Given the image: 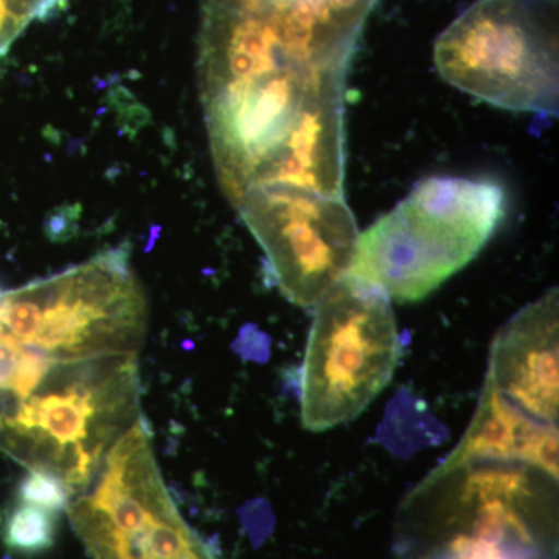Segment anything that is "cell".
I'll return each instance as SVG.
<instances>
[{
  "label": "cell",
  "instance_id": "1",
  "mask_svg": "<svg viewBox=\"0 0 559 559\" xmlns=\"http://www.w3.org/2000/svg\"><path fill=\"white\" fill-rule=\"evenodd\" d=\"M146 322L124 249L0 290V451L80 496L142 415Z\"/></svg>",
  "mask_w": 559,
  "mask_h": 559
},
{
  "label": "cell",
  "instance_id": "2",
  "mask_svg": "<svg viewBox=\"0 0 559 559\" xmlns=\"http://www.w3.org/2000/svg\"><path fill=\"white\" fill-rule=\"evenodd\" d=\"M558 476L524 462L440 463L406 500L417 559H554Z\"/></svg>",
  "mask_w": 559,
  "mask_h": 559
},
{
  "label": "cell",
  "instance_id": "3",
  "mask_svg": "<svg viewBox=\"0 0 559 559\" xmlns=\"http://www.w3.org/2000/svg\"><path fill=\"white\" fill-rule=\"evenodd\" d=\"M506 213L489 180L429 178L359 235L347 277L417 301L479 255Z\"/></svg>",
  "mask_w": 559,
  "mask_h": 559
},
{
  "label": "cell",
  "instance_id": "4",
  "mask_svg": "<svg viewBox=\"0 0 559 559\" xmlns=\"http://www.w3.org/2000/svg\"><path fill=\"white\" fill-rule=\"evenodd\" d=\"M558 0H477L437 39L441 79L498 108L558 116Z\"/></svg>",
  "mask_w": 559,
  "mask_h": 559
},
{
  "label": "cell",
  "instance_id": "5",
  "mask_svg": "<svg viewBox=\"0 0 559 559\" xmlns=\"http://www.w3.org/2000/svg\"><path fill=\"white\" fill-rule=\"evenodd\" d=\"M389 300L347 277L318 305L301 367L305 429L323 432L358 418L392 381L401 340Z\"/></svg>",
  "mask_w": 559,
  "mask_h": 559
},
{
  "label": "cell",
  "instance_id": "6",
  "mask_svg": "<svg viewBox=\"0 0 559 559\" xmlns=\"http://www.w3.org/2000/svg\"><path fill=\"white\" fill-rule=\"evenodd\" d=\"M283 296L318 307L347 278L358 227L344 198L296 187L252 190L235 202Z\"/></svg>",
  "mask_w": 559,
  "mask_h": 559
},
{
  "label": "cell",
  "instance_id": "7",
  "mask_svg": "<svg viewBox=\"0 0 559 559\" xmlns=\"http://www.w3.org/2000/svg\"><path fill=\"white\" fill-rule=\"evenodd\" d=\"M558 289L518 312L496 334L487 380L525 417L558 428Z\"/></svg>",
  "mask_w": 559,
  "mask_h": 559
},
{
  "label": "cell",
  "instance_id": "8",
  "mask_svg": "<svg viewBox=\"0 0 559 559\" xmlns=\"http://www.w3.org/2000/svg\"><path fill=\"white\" fill-rule=\"evenodd\" d=\"M473 460L532 463L558 476V428L525 417L485 381L469 428L443 463Z\"/></svg>",
  "mask_w": 559,
  "mask_h": 559
},
{
  "label": "cell",
  "instance_id": "9",
  "mask_svg": "<svg viewBox=\"0 0 559 559\" xmlns=\"http://www.w3.org/2000/svg\"><path fill=\"white\" fill-rule=\"evenodd\" d=\"M57 536V513L33 503L21 502L7 520L5 544L25 555L51 549Z\"/></svg>",
  "mask_w": 559,
  "mask_h": 559
},
{
  "label": "cell",
  "instance_id": "10",
  "mask_svg": "<svg viewBox=\"0 0 559 559\" xmlns=\"http://www.w3.org/2000/svg\"><path fill=\"white\" fill-rule=\"evenodd\" d=\"M58 0H0V57L32 21L53 10Z\"/></svg>",
  "mask_w": 559,
  "mask_h": 559
},
{
  "label": "cell",
  "instance_id": "11",
  "mask_svg": "<svg viewBox=\"0 0 559 559\" xmlns=\"http://www.w3.org/2000/svg\"><path fill=\"white\" fill-rule=\"evenodd\" d=\"M21 502L33 503L50 511L68 509L70 498L68 491L51 477L28 474L21 487Z\"/></svg>",
  "mask_w": 559,
  "mask_h": 559
}]
</instances>
